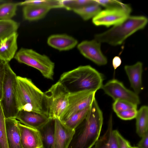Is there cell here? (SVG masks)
Masks as SVG:
<instances>
[{
	"label": "cell",
	"instance_id": "obj_1",
	"mask_svg": "<svg viewBox=\"0 0 148 148\" xmlns=\"http://www.w3.org/2000/svg\"><path fill=\"white\" fill-rule=\"evenodd\" d=\"M103 122V113L95 98L85 118L75 129L68 148H91L99 139Z\"/></svg>",
	"mask_w": 148,
	"mask_h": 148
},
{
	"label": "cell",
	"instance_id": "obj_2",
	"mask_svg": "<svg viewBox=\"0 0 148 148\" xmlns=\"http://www.w3.org/2000/svg\"><path fill=\"white\" fill-rule=\"evenodd\" d=\"M103 80L102 74L87 65L64 72L58 81L70 92L83 90L96 92L101 89Z\"/></svg>",
	"mask_w": 148,
	"mask_h": 148
},
{
	"label": "cell",
	"instance_id": "obj_3",
	"mask_svg": "<svg viewBox=\"0 0 148 148\" xmlns=\"http://www.w3.org/2000/svg\"><path fill=\"white\" fill-rule=\"evenodd\" d=\"M147 22V18L145 16H129L109 29L95 35V39L112 45H120L129 36L144 28Z\"/></svg>",
	"mask_w": 148,
	"mask_h": 148
},
{
	"label": "cell",
	"instance_id": "obj_4",
	"mask_svg": "<svg viewBox=\"0 0 148 148\" xmlns=\"http://www.w3.org/2000/svg\"><path fill=\"white\" fill-rule=\"evenodd\" d=\"M17 95L19 110L46 115L44 92L29 78L17 77Z\"/></svg>",
	"mask_w": 148,
	"mask_h": 148
},
{
	"label": "cell",
	"instance_id": "obj_5",
	"mask_svg": "<svg viewBox=\"0 0 148 148\" xmlns=\"http://www.w3.org/2000/svg\"><path fill=\"white\" fill-rule=\"evenodd\" d=\"M17 77L7 62L0 101L5 118L16 119L19 111L17 95Z\"/></svg>",
	"mask_w": 148,
	"mask_h": 148
},
{
	"label": "cell",
	"instance_id": "obj_6",
	"mask_svg": "<svg viewBox=\"0 0 148 148\" xmlns=\"http://www.w3.org/2000/svg\"><path fill=\"white\" fill-rule=\"evenodd\" d=\"M69 92L58 81L44 92L46 113L50 119H60L67 106Z\"/></svg>",
	"mask_w": 148,
	"mask_h": 148
},
{
	"label": "cell",
	"instance_id": "obj_7",
	"mask_svg": "<svg viewBox=\"0 0 148 148\" xmlns=\"http://www.w3.org/2000/svg\"><path fill=\"white\" fill-rule=\"evenodd\" d=\"M14 58L18 62L36 69L44 77L53 79L55 64L47 56L32 49L22 48L16 53Z\"/></svg>",
	"mask_w": 148,
	"mask_h": 148
},
{
	"label": "cell",
	"instance_id": "obj_8",
	"mask_svg": "<svg viewBox=\"0 0 148 148\" xmlns=\"http://www.w3.org/2000/svg\"><path fill=\"white\" fill-rule=\"evenodd\" d=\"M96 92L90 90L70 92L67 106L60 120L62 122L73 114L89 106L95 98Z\"/></svg>",
	"mask_w": 148,
	"mask_h": 148
},
{
	"label": "cell",
	"instance_id": "obj_9",
	"mask_svg": "<svg viewBox=\"0 0 148 148\" xmlns=\"http://www.w3.org/2000/svg\"><path fill=\"white\" fill-rule=\"evenodd\" d=\"M101 89L105 93L114 100L127 101L137 105L140 103L138 95L126 88L123 84L116 79H113L103 85Z\"/></svg>",
	"mask_w": 148,
	"mask_h": 148
},
{
	"label": "cell",
	"instance_id": "obj_10",
	"mask_svg": "<svg viewBox=\"0 0 148 148\" xmlns=\"http://www.w3.org/2000/svg\"><path fill=\"white\" fill-rule=\"evenodd\" d=\"M130 14L123 9H106L101 10L93 18L92 22L96 26L109 27L123 21Z\"/></svg>",
	"mask_w": 148,
	"mask_h": 148
},
{
	"label": "cell",
	"instance_id": "obj_11",
	"mask_svg": "<svg viewBox=\"0 0 148 148\" xmlns=\"http://www.w3.org/2000/svg\"><path fill=\"white\" fill-rule=\"evenodd\" d=\"M101 43L95 39L85 40L79 44L77 48L85 58L98 65H104L108 61L101 50Z\"/></svg>",
	"mask_w": 148,
	"mask_h": 148
},
{
	"label": "cell",
	"instance_id": "obj_12",
	"mask_svg": "<svg viewBox=\"0 0 148 148\" xmlns=\"http://www.w3.org/2000/svg\"><path fill=\"white\" fill-rule=\"evenodd\" d=\"M21 142L23 148H42V144L39 131L21 124L18 121Z\"/></svg>",
	"mask_w": 148,
	"mask_h": 148
},
{
	"label": "cell",
	"instance_id": "obj_13",
	"mask_svg": "<svg viewBox=\"0 0 148 148\" xmlns=\"http://www.w3.org/2000/svg\"><path fill=\"white\" fill-rule=\"evenodd\" d=\"M54 120V140L52 148H68L74 130L65 125L58 119Z\"/></svg>",
	"mask_w": 148,
	"mask_h": 148
},
{
	"label": "cell",
	"instance_id": "obj_14",
	"mask_svg": "<svg viewBox=\"0 0 148 148\" xmlns=\"http://www.w3.org/2000/svg\"><path fill=\"white\" fill-rule=\"evenodd\" d=\"M16 119L28 127L38 129L51 119L46 114L23 110L19 111Z\"/></svg>",
	"mask_w": 148,
	"mask_h": 148
},
{
	"label": "cell",
	"instance_id": "obj_15",
	"mask_svg": "<svg viewBox=\"0 0 148 148\" xmlns=\"http://www.w3.org/2000/svg\"><path fill=\"white\" fill-rule=\"evenodd\" d=\"M143 64L138 62L134 64L124 66L125 71L128 76L134 92L138 95L142 89V76Z\"/></svg>",
	"mask_w": 148,
	"mask_h": 148
},
{
	"label": "cell",
	"instance_id": "obj_16",
	"mask_svg": "<svg viewBox=\"0 0 148 148\" xmlns=\"http://www.w3.org/2000/svg\"><path fill=\"white\" fill-rule=\"evenodd\" d=\"M18 36L16 32L0 41V59L8 62L14 57L18 49Z\"/></svg>",
	"mask_w": 148,
	"mask_h": 148
},
{
	"label": "cell",
	"instance_id": "obj_17",
	"mask_svg": "<svg viewBox=\"0 0 148 148\" xmlns=\"http://www.w3.org/2000/svg\"><path fill=\"white\" fill-rule=\"evenodd\" d=\"M5 121L8 148H23L18 126V121L15 118H5Z\"/></svg>",
	"mask_w": 148,
	"mask_h": 148
},
{
	"label": "cell",
	"instance_id": "obj_18",
	"mask_svg": "<svg viewBox=\"0 0 148 148\" xmlns=\"http://www.w3.org/2000/svg\"><path fill=\"white\" fill-rule=\"evenodd\" d=\"M112 119L110 116L107 130L95 143L94 148H119L117 136L118 130L113 129Z\"/></svg>",
	"mask_w": 148,
	"mask_h": 148
},
{
	"label": "cell",
	"instance_id": "obj_19",
	"mask_svg": "<svg viewBox=\"0 0 148 148\" xmlns=\"http://www.w3.org/2000/svg\"><path fill=\"white\" fill-rule=\"evenodd\" d=\"M47 43L50 46L60 51H66L74 48L77 44V40L65 34H55L48 38Z\"/></svg>",
	"mask_w": 148,
	"mask_h": 148
},
{
	"label": "cell",
	"instance_id": "obj_20",
	"mask_svg": "<svg viewBox=\"0 0 148 148\" xmlns=\"http://www.w3.org/2000/svg\"><path fill=\"white\" fill-rule=\"evenodd\" d=\"M37 130L41 137L42 148H52L54 140V119H51L46 124Z\"/></svg>",
	"mask_w": 148,
	"mask_h": 148
},
{
	"label": "cell",
	"instance_id": "obj_21",
	"mask_svg": "<svg viewBox=\"0 0 148 148\" xmlns=\"http://www.w3.org/2000/svg\"><path fill=\"white\" fill-rule=\"evenodd\" d=\"M51 9L38 5H24L23 9V17L29 21L38 20L43 18Z\"/></svg>",
	"mask_w": 148,
	"mask_h": 148
},
{
	"label": "cell",
	"instance_id": "obj_22",
	"mask_svg": "<svg viewBox=\"0 0 148 148\" xmlns=\"http://www.w3.org/2000/svg\"><path fill=\"white\" fill-rule=\"evenodd\" d=\"M136 119V132L142 137L148 131V107L147 106H142L138 110Z\"/></svg>",
	"mask_w": 148,
	"mask_h": 148
},
{
	"label": "cell",
	"instance_id": "obj_23",
	"mask_svg": "<svg viewBox=\"0 0 148 148\" xmlns=\"http://www.w3.org/2000/svg\"><path fill=\"white\" fill-rule=\"evenodd\" d=\"M19 23L12 19L0 20V41L17 32Z\"/></svg>",
	"mask_w": 148,
	"mask_h": 148
},
{
	"label": "cell",
	"instance_id": "obj_24",
	"mask_svg": "<svg viewBox=\"0 0 148 148\" xmlns=\"http://www.w3.org/2000/svg\"><path fill=\"white\" fill-rule=\"evenodd\" d=\"M101 10L98 3L93 4L76 10L73 11L80 16L84 20L93 18Z\"/></svg>",
	"mask_w": 148,
	"mask_h": 148
},
{
	"label": "cell",
	"instance_id": "obj_25",
	"mask_svg": "<svg viewBox=\"0 0 148 148\" xmlns=\"http://www.w3.org/2000/svg\"><path fill=\"white\" fill-rule=\"evenodd\" d=\"M90 106L85 109L72 115L64 122H61L68 127L74 130L86 117L89 110Z\"/></svg>",
	"mask_w": 148,
	"mask_h": 148
},
{
	"label": "cell",
	"instance_id": "obj_26",
	"mask_svg": "<svg viewBox=\"0 0 148 148\" xmlns=\"http://www.w3.org/2000/svg\"><path fill=\"white\" fill-rule=\"evenodd\" d=\"M18 3L6 2L0 5V20H8L16 14Z\"/></svg>",
	"mask_w": 148,
	"mask_h": 148
},
{
	"label": "cell",
	"instance_id": "obj_27",
	"mask_svg": "<svg viewBox=\"0 0 148 148\" xmlns=\"http://www.w3.org/2000/svg\"><path fill=\"white\" fill-rule=\"evenodd\" d=\"M62 8L69 10H76L90 5L98 3L95 0H61Z\"/></svg>",
	"mask_w": 148,
	"mask_h": 148
},
{
	"label": "cell",
	"instance_id": "obj_28",
	"mask_svg": "<svg viewBox=\"0 0 148 148\" xmlns=\"http://www.w3.org/2000/svg\"><path fill=\"white\" fill-rule=\"evenodd\" d=\"M18 5H32L48 8L51 9L62 8L61 0H26L18 3Z\"/></svg>",
	"mask_w": 148,
	"mask_h": 148
},
{
	"label": "cell",
	"instance_id": "obj_29",
	"mask_svg": "<svg viewBox=\"0 0 148 148\" xmlns=\"http://www.w3.org/2000/svg\"><path fill=\"white\" fill-rule=\"evenodd\" d=\"M99 5L106 8V9H123L130 13L131 12V8L127 4H124L118 0H95Z\"/></svg>",
	"mask_w": 148,
	"mask_h": 148
},
{
	"label": "cell",
	"instance_id": "obj_30",
	"mask_svg": "<svg viewBox=\"0 0 148 148\" xmlns=\"http://www.w3.org/2000/svg\"><path fill=\"white\" fill-rule=\"evenodd\" d=\"M5 119L0 103V148H8L6 137Z\"/></svg>",
	"mask_w": 148,
	"mask_h": 148
},
{
	"label": "cell",
	"instance_id": "obj_31",
	"mask_svg": "<svg viewBox=\"0 0 148 148\" xmlns=\"http://www.w3.org/2000/svg\"><path fill=\"white\" fill-rule=\"evenodd\" d=\"M137 105L130 102L121 100L114 101L112 104V109L116 113L127 110L137 108Z\"/></svg>",
	"mask_w": 148,
	"mask_h": 148
},
{
	"label": "cell",
	"instance_id": "obj_32",
	"mask_svg": "<svg viewBox=\"0 0 148 148\" xmlns=\"http://www.w3.org/2000/svg\"><path fill=\"white\" fill-rule=\"evenodd\" d=\"M137 112V108H133L123 111L116 114L117 116L121 119L128 120L135 118Z\"/></svg>",
	"mask_w": 148,
	"mask_h": 148
},
{
	"label": "cell",
	"instance_id": "obj_33",
	"mask_svg": "<svg viewBox=\"0 0 148 148\" xmlns=\"http://www.w3.org/2000/svg\"><path fill=\"white\" fill-rule=\"evenodd\" d=\"M7 62L0 59V101L1 100L3 82L5 76V66Z\"/></svg>",
	"mask_w": 148,
	"mask_h": 148
},
{
	"label": "cell",
	"instance_id": "obj_34",
	"mask_svg": "<svg viewBox=\"0 0 148 148\" xmlns=\"http://www.w3.org/2000/svg\"><path fill=\"white\" fill-rule=\"evenodd\" d=\"M117 136L119 148H132L129 142L125 139L118 131Z\"/></svg>",
	"mask_w": 148,
	"mask_h": 148
},
{
	"label": "cell",
	"instance_id": "obj_35",
	"mask_svg": "<svg viewBox=\"0 0 148 148\" xmlns=\"http://www.w3.org/2000/svg\"><path fill=\"white\" fill-rule=\"evenodd\" d=\"M141 138L142 139L138 144V147L141 148H148V131Z\"/></svg>",
	"mask_w": 148,
	"mask_h": 148
},
{
	"label": "cell",
	"instance_id": "obj_36",
	"mask_svg": "<svg viewBox=\"0 0 148 148\" xmlns=\"http://www.w3.org/2000/svg\"><path fill=\"white\" fill-rule=\"evenodd\" d=\"M121 58L118 56H115L113 59L112 65L114 70L116 69L121 63Z\"/></svg>",
	"mask_w": 148,
	"mask_h": 148
},
{
	"label": "cell",
	"instance_id": "obj_37",
	"mask_svg": "<svg viewBox=\"0 0 148 148\" xmlns=\"http://www.w3.org/2000/svg\"><path fill=\"white\" fill-rule=\"evenodd\" d=\"M132 148H141L138 147H132Z\"/></svg>",
	"mask_w": 148,
	"mask_h": 148
},
{
	"label": "cell",
	"instance_id": "obj_38",
	"mask_svg": "<svg viewBox=\"0 0 148 148\" xmlns=\"http://www.w3.org/2000/svg\"><path fill=\"white\" fill-rule=\"evenodd\" d=\"M0 1V2H1V1L2 2V1Z\"/></svg>",
	"mask_w": 148,
	"mask_h": 148
}]
</instances>
